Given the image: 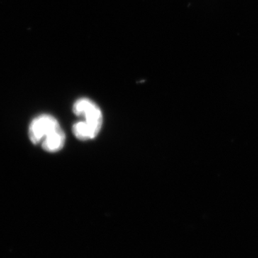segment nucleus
Segmentation results:
<instances>
[{"instance_id":"obj_1","label":"nucleus","mask_w":258,"mask_h":258,"mask_svg":"<svg viewBox=\"0 0 258 258\" xmlns=\"http://www.w3.org/2000/svg\"><path fill=\"white\" fill-rule=\"evenodd\" d=\"M75 115L83 118V121L96 132L97 135L101 132L103 125V113L99 107L88 98L77 100L73 107Z\"/></svg>"},{"instance_id":"obj_2","label":"nucleus","mask_w":258,"mask_h":258,"mask_svg":"<svg viewBox=\"0 0 258 258\" xmlns=\"http://www.w3.org/2000/svg\"><path fill=\"white\" fill-rule=\"evenodd\" d=\"M60 128L58 121L52 115L43 114L34 118L29 127V137L32 143L40 144L47 135Z\"/></svg>"},{"instance_id":"obj_3","label":"nucleus","mask_w":258,"mask_h":258,"mask_svg":"<svg viewBox=\"0 0 258 258\" xmlns=\"http://www.w3.org/2000/svg\"><path fill=\"white\" fill-rule=\"evenodd\" d=\"M64 142H66V135L60 127L47 135L40 144L42 149L47 152L55 153L63 148Z\"/></svg>"}]
</instances>
